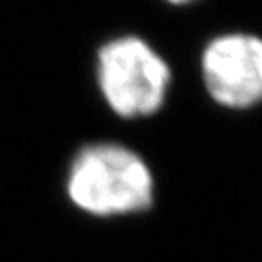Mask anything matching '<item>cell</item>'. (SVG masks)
<instances>
[{
    "instance_id": "obj_3",
    "label": "cell",
    "mask_w": 262,
    "mask_h": 262,
    "mask_svg": "<svg viewBox=\"0 0 262 262\" xmlns=\"http://www.w3.org/2000/svg\"><path fill=\"white\" fill-rule=\"evenodd\" d=\"M202 78L209 97L224 107L262 102V38L228 33L211 40L202 53Z\"/></svg>"
},
{
    "instance_id": "obj_4",
    "label": "cell",
    "mask_w": 262,
    "mask_h": 262,
    "mask_svg": "<svg viewBox=\"0 0 262 262\" xmlns=\"http://www.w3.org/2000/svg\"><path fill=\"white\" fill-rule=\"evenodd\" d=\"M171 4H188V2H193V0H168Z\"/></svg>"
},
{
    "instance_id": "obj_2",
    "label": "cell",
    "mask_w": 262,
    "mask_h": 262,
    "mask_svg": "<svg viewBox=\"0 0 262 262\" xmlns=\"http://www.w3.org/2000/svg\"><path fill=\"white\" fill-rule=\"evenodd\" d=\"M97 78L111 111L124 119H137L162 107L171 70L146 40L127 35L98 49Z\"/></svg>"
},
{
    "instance_id": "obj_1",
    "label": "cell",
    "mask_w": 262,
    "mask_h": 262,
    "mask_svg": "<svg viewBox=\"0 0 262 262\" xmlns=\"http://www.w3.org/2000/svg\"><path fill=\"white\" fill-rule=\"evenodd\" d=\"M70 201L95 217L144 211L153 202V175L142 157L115 142L82 147L66 180Z\"/></svg>"
}]
</instances>
